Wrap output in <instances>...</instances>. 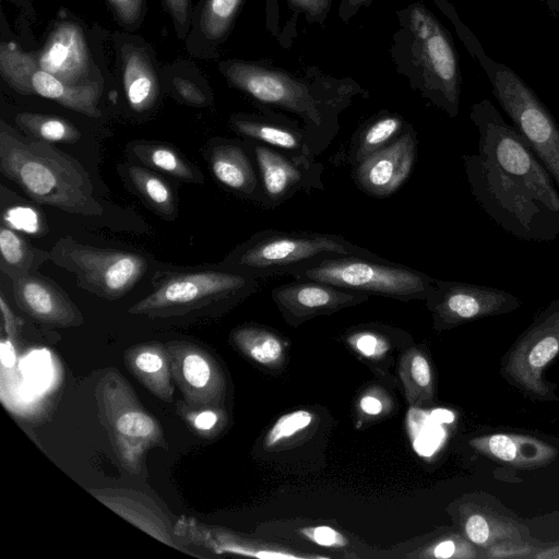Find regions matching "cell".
I'll return each mask as SVG.
<instances>
[{
    "label": "cell",
    "instance_id": "cell-8",
    "mask_svg": "<svg viewBox=\"0 0 559 559\" xmlns=\"http://www.w3.org/2000/svg\"><path fill=\"white\" fill-rule=\"evenodd\" d=\"M295 280H312L367 295L402 301L425 300L436 278L381 257L342 255L297 271Z\"/></svg>",
    "mask_w": 559,
    "mask_h": 559
},
{
    "label": "cell",
    "instance_id": "cell-51",
    "mask_svg": "<svg viewBox=\"0 0 559 559\" xmlns=\"http://www.w3.org/2000/svg\"><path fill=\"white\" fill-rule=\"evenodd\" d=\"M359 407L364 413L370 416H377L383 409L382 402L370 394H367L360 399Z\"/></svg>",
    "mask_w": 559,
    "mask_h": 559
},
{
    "label": "cell",
    "instance_id": "cell-2",
    "mask_svg": "<svg viewBox=\"0 0 559 559\" xmlns=\"http://www.w3.org/2000/svg\"><path fill=\"white\" fill-rule=\"evenodd\" d=\"M221 71L260 105L301 119L314 154L337 131L338 115L355 97L368 95L355 80L336 79L317 69H307L306 78H300L263 62L229 60L221 64Z\"/></svg>",
    "mask_w": 559,
    "mask_h": 559
},
{
    "label": "cell",
    "instance_id": "cell-46",
    "mask_svg": "<svg viewBox=\"0 0 559 559\" xmlns=\"http://www.w3.org/2000/svg\"><path fill=\"white\" fill-rule=\"evenodd\" d=\"M174 85L178 95L187 103L197 106H203L207 103L206 96L191 81L186 79H175Z\"/></svg>",
    "mask_w": 559,
    "mask_h": 559
},
{
    "label": "cell",
    "instance_id": "cell-29",
    "mask_svg": "<svg viewBox=\"0 0 559 559\" xmlns=\"http://www.w3.org/2000/svg\"><path fill=\"white\" fill-rule=\"evenodd\" d=\"M233 344L249 359L265 367L281 365L285 356L284 341L273 331L255 325L237 328L230 334Z\"/></svg>",
    "mask_w": 559,
    "mask_h": 559
},
{
    "label": "cell",
    "instance_id": "cell-40",
    "mask_svg": "<svg viewBox=\"0 0 559 559\" xmlns=\"http://www.w3.org/2000/svg\"><path fill=\"white\" fill-rule=\"evenodd\" d=\"M347 344L360 356L379 359L390 350V341L380 332L358 330L346 337Z\"/></svg>",
    "mask_w": 559,
    "mask_h": 559
},
{
    "label": "cell",
    "instance_id": "cell-50",
    "mask_svg": "<svg viewBox=\"0 0 559 559\" xmlns=\"http://www.w3.org/2000/svg\"><path fill=\"white\" fill-rule=\"evenodd\" d=\"M165 3L177 22L186 25L189 0H165Z\"/></svg>",
    "mask_w": 559,
    "mask_h": 559
},
{
    "label": "cell",
    "instance_id": "cell-47",
    "mask_svg": "<svg viewBox=\"0 0 559 559\" xmlns=\"http://www.w3.org/2000/svg\"><path fill=\"white\" fill-rule=\"evenodd\" d=\"M372 0H341L337 15L342 22H349L359 10L368 8Z\"/></svg>",
    "mask_w": 559,
    "mask_h": 559
},
{
    "label": "cell",
    "instance_id": "cell-20",
    "mask_svg": "<svg viewBox=\"0 0 559 559\" xmlns=\"http://www.w3.org/2000/svg\"><path fill=\"white\" fill-rule=\"evenodd\" d=\"M37 64L67 84L84 83L90 58L81 28L70 23L57 26L38 56Z\"/></svg>",
    "mask_w": 559,
    "mask_h": 559
},
{
    "label": "cell",
    "instance_id": "cell-27",
    "mask_svg": "<svg viewBox=\"0 0 559 559\" xmlns=\"http://www.w3.org/2000/svg\"><path fill=\"white\" fill-rule=\"evenodd\" d=\"M406 123L402 116L381 112L361 126L349 143L346 160L354 167L373 153L389 145L403 131Z\"/></svg>",
    "mask_w": 559,
    "mask_h": 559
},
{
    "label": "cell",
    "instance_id": "cell-33",
    "mask_svg": "<svg viewBox=\"0 0 559 559\" xmlns=\"http://www.w3.org/2000/svg\"><path fill=\"white\" fill-rule=\"evenodd\" d=\"M15 121L28 134L47 142L74 143L81 138V132L71 122L59 117L22 112Z\"/></svg>",
    "mask_w": 559,
    "mask_h": 559
},
{
    "label": "cell",
    "instance_id": "cell-30",
    "mask_svg": "<svg viewBox=\"0 0 559 559\" xmlns=\"http://www.w3.org/2000/svg\"><path fill=\"white\" fill-rule=\"evenodd\" d=\"M400 376L411 403H427L431 400L432 371L426 356L412 348L401 359Z\"/></svg>",
    "mask_w": 559,
    "mask_h": 559
},
{
    "label": "cell",
    "instance_id": "cell-31",
    "mask_svg": "<svg viewBox=\"0 0 559 559\" xmlns=\"http://www.w3.org/2000/svg\"><path fill=\"white\" fill-rule=\"evenodd\" d=\"M133 153L145 164L180 180L201 182L198 174L174 148L156 143H140Z\"/></svg>",
    "mask_w": 559,
    "mask_h": 559
},
{
    "label": "cell",
    "instance_id": "cell-48",
    "mask_svg": "<svg viewBox=\"0 0 559 559\" xmlns=\"http://www.w3.org/2000/svg\"><path fill=\"white\" fill-rule=\"evenodd\" d=\"M0 309L2 317V326L8 335V340L13 341L17 334V319L12 312L3 296L0 297Z\"/></svg>",
    "mask_w": 559,
    "mask_h": 559
},
{
    "label": "cell",
    "instance_id": "cell-4",
    "mask_svg": "<svg viewBox=\"0 0 559 559\" xmlns=\"http://www.w3.org/2000/svg\"><path fill=\"white\" fill-rule=\"evenodd\" d=\"M0 170L38 203L72 214L98 216L102 205L84 167L49 142L23 138L0 123Z\"/></svg>",
    "mask_w": 559,
    "mask_h": 559
},
{
    "label": "cell",
    "instance_id": "cell-5",
    "mask_svg": "<svg viewBox=\"0 0 559 559\" xmlns=\"http://www.w3.org/2000/svg\"><path fill=\"white\" fill-rule=\"evenodd\" d=\"M456 33L484 69L496 99L539 157L559 188V127L534 91L509 67L489 58L476 36L460 23Z\"/></svg>",
    "mask_w": 559,
    "mask_h": 559
},
{
    "label": "cell",
    "instance_id": "cell-23",
    "mask_svg": "<svg viewBox=\"0 0 559 559\" xmlns=\"http://www.w3.org/2000/svg\"><path fill=\"white\" fill-rule=\"evenodd\" d=\"M464 536L483 549L503 540H530L527 528L490 506L466 503L461 511Z\"/></svg>",
    "mask_w": 559,
    "mask_h": 559
},
{
    "label": "cell",
    "instance_id": "cell-22",
    "mask_svg": "<svg viewBox=\"0 0 559 559\" xmlns=\"http://www.w3.org/2000/svg\"><path fill=\"white\" fill-rule=\"evenodd\" d=\"M239 134L292 154L314 155L310 138L301 126L278 112L263 116L238 115L230 120Z\"/></svg>",
    "mask_w": 559,
    "mask_h": 559
},
{
    "label": "cell",
    "instance_id": "cell-38",
    "mask_svg": "<svg viewBox=\"0 0 559 559\" xmlns=\"http://www.w3.org/2000/svg\"><path fill=\"white\" fill-rule=\"evenodd\" d=\"M477 546L464 535L451 533L427 546L418 557L437 559L478 558Z\"/></svg>",
    "mask_w": 559,
    "mask_h": 559
},
{
    "label": "cell",
    "instance_id": "cell-12",
    "mask_svg": "<svg viewBox=\"0 0 559 559\" xmlns=\"http://www.w3.org/2000/svg\"><path fill=\"white\" fill-rule=\"evenodd\" d=\"M437 330L452 329L463 323L506 314L521 307L515 295L476 284L436 280L425 299Z\"/></svg>",
    "mask_w": 559,
    "mask_h": 559
},
{
    "label": "cell",
    "instance_id": "cell-15",
    "mask_svg": "<svg viewBox=\"0 0 559 559\" xmlns=\"http://www.w3.org/2000/svg\"><path fill=\"white\" fill-rule=\"evenodd\" d=\"M272 299L284 319L297 325L368 300L369 295L312 280H295L275 287Z\"/></svg>",
    "mask_w": 559,
    "mask_h": 559
},
{
    "label": "cell",
    "instance_id": "cell-16",
    "mask_svg": "<svg viewBox=\"0 0 559 559\" xmlns=\"http://www.w3.org/2000/svg\"><path fill=\"white\" fill-rule=\"evenodd\" d=\"M416 155V132L407 124L389 145L355 166V182L369 195L386 198L407 180Z\"/></svg>",
    "mask_w": 559,
    "mask_h": 559
},
{
    "label": "cell",
    "instance_id": "cell-21",
    "mask_svg": "<svg viewBox=\"0 0 559 559\" xmlns=\"http://www.w3.org/2000/svg\"><path fill=\"white\" fill-rule=\"evenodd\" d=\"M469 445L478 453L521 469H535L550 464L558 451L533 436L491 433L473 438Z\"/></svg>",
    "mask_w": 559,
    "mask_h": 559
},
{
    "label": "cell",
    "instance_id": "cell-39",
    "mask_svg": "<svg viewBox=\"0 0 559 559\" xmlns=\"http://www.w3.org/2000/svg\"><path fill=\"white\" fill-rule=\"evenodd\" d=\"M313 420V415L307 409H297L282 415L265 435L263 444L266 449L292 438L306 429Z\"/></svg>",
    "mask_w": 559,
    "mask_h": 559
},
{
    "label": "cell",
    "instance_id": "cell-42",
    "mask_svg": "<svg viewBox=\"0 0 559 559\" xmlns=\"http://www.w3.org/2000/svg\"><path fill=\"white\" fill-rule=\"evenodd\" d=\"M289 9L297 14H304L308 23L324 26L331 9L332 0H286Z\"/></svg>",
    "mask_w": 559,
    "mask_h": 559
},
{
    "label": "cell",
    "instance_id": "cell-18",
    "mask_svg": "<svg viewBox=\"0 0 559 559\" xmlns=\"http://www.w3.org/2000/svg\"><path fill=\"white\" fill-rule=\"evenodd\" d=\"M13 293L17 306L44 324L69 328L83 323V317L74 304L47 278L35 275L16 278Z\"/></svg>",
    "mask_w": 559,
    "mask_h": 559
},
{
    "label": "cell",
    "instance_id": "cell-41",
    "mask_svg": "<svg viewBox=\"0 0 559 559\" xmlns=\"http://www.w3.org/2000/svg\"><path fill=\"white\" fill-rule=\"evenodd\" d=\"M539 548L531 540H503L486 548L484 556L490 559L533 558Z\"/></svg>",
    "mask_w": 559,
    "mask_h": 559
},
{
    "label": "cell",
    "instance_id": "cell-28",
    "mask_svg": "<svg viewBox=\"0 0 559 559\" xmlns=\"http://www.w3.org/2000/svg\"><path fill=\"white\" fill-rule=\"evenodd\" d=\"M122 74L130 107L139 112L150 109L158 96V82L146 55L138 49L127 51Z\"/></svg>",
    "mask_w": 559,
    "mask_h": 559
},
{
    "label": "cell",
    "instance_id": "cell-9",
    "mask_svg": "<svg viewBox=\"0 0 559 559\" xmlns=\"http://www.w3.org/2000/svg\"><path fill=\"white\" fill-rule=\"evenodd\" d=\"M259 287L255 277L237 271H203L170 277L133 305V314H166L212 301H237Z\"/></svg>",
    "mask_w": 559,
    "mask_h": 559
},
{
    "label": "cell",
    "instance_id": "cell-24",
    "mask_svg": "<svg viewBox=\"0 0 559 559\" xmlns=\"http://www.w3.org/2000/svg\"><path fill=\"white\" fill-rule=\"evenodd\" d=\"M127 369L152 394L171 403L174 386L166 346L160 343H143L129 347L123 355Z\"/></svg>",
    "mask_w": 559,
    "mask_h": 559
},
{
    "label": "cell",
    "instance_id": "cell-36",
    "mask_svg": "<svg viewBox=\"0 0 559 559\" xmlns=\"http://www.w3.org/2000/svg\"><path fill=\"white\" fill-rule=\"evenodd\" d=\"M245 0H206L202 29L211 39H221L229 31Z\"/></svg>",
    "mask_w": 559,
    "mask_h": 559
},
{
    "label": "cell",
    "instance_id": "cell-11",
    "mask_svg": "<svg viewBox=\"0 0 559 559\" xmlns=\"http://www.w3.org/2000/svg\"><path fill=\"white\" fill-rule=\"evenodd\" d=\"M56 261L73 272L79 285L107 299L124 296L146 271L145 259L136 253L102 250L74 242H60Z\"/></svg>",
    "mask_w": 559,
    "mask_h": 559
},
{
    "label": "cell",
    "instance_id": "cell-34",
    "mask_svg": "<svg viewBox=\"0 0 559 559\" xmlns=\"http://www.w3.org/2000/svg\"><path fill=\"white\" fill-rule=\"evenodd\" d=\"M1 267L13 281L27 275L33 263L32 248L11 228L0 227Z\"/></svg>",
    "mask_w": 559,
    "mask_h": 559
},
{
    "label": "cell",
    "instance_id": "cell-17",
    "mask_svg": "<svg viewBox=\"0 0 559 559\" xmlns=\"http://www.w3.org/2000/svg\"><path fill=\"white\" fill-rule=\"evenodd\" d=\"M174 532L180 543L202 547L216 555H237L263 559H311L322 557L299 555L274 548L248 539L227 528L205 524L188 515L178 518L174 524Z\"/></svg>",
    "mask_w": 559,
    "mask_h": 559
},
{
    "label": "cell",
    "instance_id": "cell-6",
    "mask_svg": "<svg viewBox=\"0 0 559 559\" xmlns=\"http://www.w3.org/2000/svg\"><path fill=\"white\" fill-rule=\"evenodd\" d=\"M342 255L376 257L338 235L269 229L255 234L230 261L234 271L269 277L292 275L325 259Z\"/></svg>",
    "mask_w": 559,
    "mask_h": 559
},
{
    "label": "cell",
    "instance_id": "cell-35",
    "mask_svg": "<svg viewBox=\"0 0 559 559\" xmlns=\"http://www.w3.org/2000/svg\"><path fill=\"white\" fill-rule=\"evenodd\" d=\"M0 68L4 79L17 92L27 95L33 94L31 76L38 68L37 60L33 56L2 45Z\"/></svg>",
    "mask_w": 559,
    "mask_h": 559
},
{
    "label": "cell",
    "instance_id": "cell-14",
    "mask_svg": "<svg viewBox=\"0 0 559 559\" xmlns=\"http://www.w3.org/2000/svg\"><path fill=\"white\" fill-rule=\"evenodd\" d=\"M254 155L266 206H278L298 191L322 188V166L312 155L283 153L263 144L254 146Z\"/></svg>",
    "mask_w": 559,
    "mask_h": 559
},
{
    "label": "cell",
    "instance_id": "cell-53",
    "mask_svg": "<svg viewBox=\"0 0 559 559\" xmlns=\"http://www.w3.org/2000/svg\"><path fill=\"white\" fill-rule=\"evenodd\" d=\"M554 15L559 20V0H544Z\"/></svg>",
    "mask_w": 559,
    "mask_h": 559
},
{
    "label": "cell",
    "instance_id": "cell-19",
    "mask_svg": "<svg viewBox=\"0 0 559 559\" xmlns=\"http://www.w3.org/2000/svg\"><path fill=\"white\" fill-rule=\"evenodd\" d=\"M88 491L98 501L141 531L167 546L181 549L168 516L143 492L109 487L94 488Z\"/></svg>",
    "mask_w": 559,
    "mask_h": 559
},
{
    "label": "cell",
    "instance_id": "cell-1",
    "mask_svg": "<svg viewBox=\"0 0 559 559\" xmlns=\"http://www.w3.org/2000/svg\"><path fill=\"white\" fill-rule=\"evenodd\" d=\"M478 151L462 156L471 192L500 227L524 241L559 236L556 183L520 132L485 98L471 107Z\"/></svg>",
    "mask_w": 559,
    "mask_h": 559
},
{
    "label": "cell",
    "instance_id": "cell-10",
    "mask_svg": "<svg viewBox=\"0 0 559 559\" xmlns=\"http://www.w3.org/2000/svg\"><path fill=\"white\" fill-rule=\"evenodd\" d=\"M559 356V298L551 301L519 336L504 358V377L537 400H551L544 370Z\"/></svg>",
    "mask_w": 559,
    "mask_h": 559
},
{
    "label": "cell",
    "instance_id": "cell-25",
    "mask_svg": "<svg viewBox=\"0 0 559 559\" xmlns=\"http://www.w3.org/2000/svg\"><path fill=\"white\" fill-rule=\"evenodd\" d=\"M31 86L33 94L56 100L67 108L90 117L100 116L97 108L99 86L94 82L67 84L38 67L31 76Z\"/></svg>",
    "mask_w": 559,
    "mask_h": 559
},
{
    "label": "cell",
    "instance_id": "cell-26",
    "mask_svg": "<svg viewBox=\"0 0 559 559\" xmlns=\"http://www.w3.org/2000/svg\"><path fill=\"white\" fill-rule=\"evenodd\" d=\"M210 164L215 178L225 187L246 195H253L259 190L253 166L238 145H216L212 150Z\"/></svg>",
    "mask_w": 559,
    "mask_h": 559
},
{
    "label": "cell",
    "instance_id": "cell-49",
    "mask_svg": "<svg viewBox=\"0 0 559 559\" xmlns=\"http://www.w3.org/2000/svg\"><path fill=\"white\" fill-rule=\"evenodd\" d=\"M265 26L272 36L280 33L278 0H265Z\"/></svg>",
    "mask_w": 559,
    "mask_h": 559
},
{
    "label": "cell",
    "instance_id": "cell-13",
    "mask_svg": "<svg viewBox=\"0 0 559 559\" xmlns=\"http://www.w3.org/2000/svg\"><path fill=\"white\" fill-rule=\"evenodd\" d=\"M176 384L192 406H219L226 391L224 372L203 347L187 341L165 344Z\"/></svg>",
    "mask_w": 559,
    "mask_h": 559
},
{
    "label": "cell",
    "instance_id": "cell-52",
    "mask_svg": "<svg viewBox=\"0 0 559 559\" xmlns=\"http://www.w3.org/2000/svg\"><path fill=\"white\" fill-rule=\"evenodd\" d=\"M534 559H559V544L539 548L533 556Z\"/></svg>",
    "mask_w": 559,
    "mask_h": 559
},
{
    "label": "cell",
    "instance_id": "cell-7",
    "mask_svg": "<svg viewBox=\"0 0 559 559\" xmlns=\"http://www.w3.org/2000/svg\"><path fill=\"white\" fill-rule=\"evenodd\" d=\"M95 397L100 421L120 465L130 474H140L148 450L167 448L160 424L116 369H108L98 378Z\"/></svg>",
    "mask_w": 559,
    "mask_h": 559
},
{
    "label": "cell",
    "instance_id": "cell-3",
    "mask_svg": "<svg viewBox=\"0 0 559 559\" xmlns=\"http://www.w3.org/2000/svg\"><path fill=\"white\" fill-rule=\"evenodd\" d=\"M399 28L390 56L396 72L432 105L455 118L460 108L461 71L448 29L421 2L396 12Z\"/></svg>",
    "mask_w": 559,
    "mask_h": 559
},
{
    "label": "cell",
    "instance_id": "cell-32",
    "mask_svg": "<svg viewBox=\"0 0 559 559\" xmlns=\"http://www.w3.org/2000/svg\"><path fill=\"white\" fill-rule=\"evenodd\" d=\"M128 174L135 189L155 211L166 217L176 215L174 192L164 179L138 166L129 167Z\"/></svg>",
    "mask_w": 559,
    "mask_h": 559
},
{
    "label": "cell",
    "instance_id": "cell-45",
    "mask_svg": "<svg viewBox=\"0 0 559 559\" xmlns=\"http://www.w3.org/2000/svg\"><path fill=\"white\" fill-rule=\"evenodd\" d=\"M118 17L132 24L140 19L143 10V0H107Z\"/></svg>",
    "mask_w": 559,
    "mask_h": 559
},
{
    "label": "cell",
    "instance_id": "cell-43",
    "mask_svg": "<svg viewBox=\"0 0 559 559\" xmlns=\"http://www.w3.org/2000/svg\"><path fill=\"white\" fill-rule=\"evenodd\" d=\"M300 534L321 547L336 549L348 545L347 538L341 532L326 525L304 527L300 530Z\"/></svg>",
    "mask_w": 559,
    "mask_h": 559
},
{
    "label": "cell",
    "instance_id": "cell-44",
    "mask_svg": "<svg viewBox=\"0 0 559 559\" xmlns=\"http://www.w3.org/2000/svg\"><path fill=\"white\" fill-rule=\"evenodd\" d=\"M3 219L13 228L23 230L28 234H37L40 231V221L37 212L27 206H14L9 209Z\"/></svg>",
    "mask_w": 559,
    "mask_h": 559
},
{
    "label": "cell",
    "instance_id": "cell-37",
    "mask_svg": "<svg viewBox=\"0 0 559 559\" xmlns=\"http://www.w3.org/2000/svg\"><path fill=\"white\" fill-rule=\"evenodd\" d=\"M177 409L193 432L204 439L216 437L225 423L219 406H192L185 401L177 405Z\"/></svg>",
    "mask_w": 559,
    "mask_h": 559
}]
</instances>
